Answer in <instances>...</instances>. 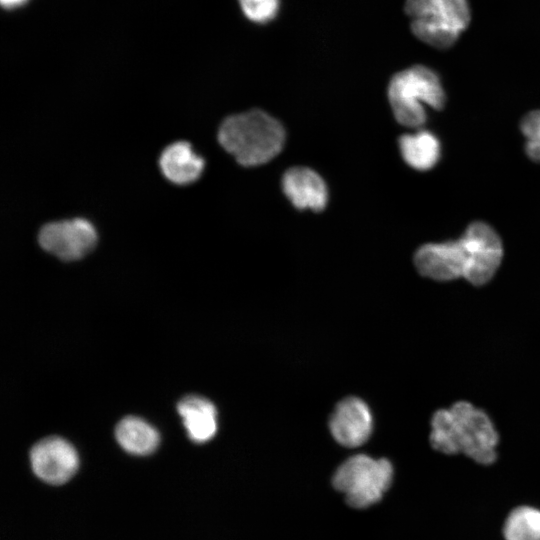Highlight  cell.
<instances>
[{"label":"cell","mask_w":540,"mask_h":540,"mask_svg":"<svg viewBox=\"0 0 540 540\" xmlns=\"http://www.w3.org/2000/svg\"><path fill=\"white\" fill-rule=\"evenodd\" d=\"M432 447L445 454L463 453L480 464L496 459L498 434L487 414L461 401L440 409L431 421Z\"/></svg>","instance_id":"6da1fadb"},{"label":"cell","mask_w":540,"mask_h":540,"mask_svg":"<svg viewBox=\"0 0 540 540\" xmlns=\"http://www.w3.org/2000/svg\"><path fill=\"white\" fill-rule=\"evenodd\" d=\"M218 141L243 166H257L273 159L282 150V125L261 110L227 117L219 127Z\"/></svg>","instance_id":"7a4b0ae2"},{"label":"cell","mask_w":540,"mask_h":540,"mask_svg":"<svg viewBox=\"0 0 540 540\" xmlns=\"http://www.w3.org/2000/svg\"><path fill=\"white\" fill-rule=\"evenodd\" d=\"M388 99L398 123L410 128L425 123V105L439 110L446 101L438 75L419 65L400 71L391 78Z\"/></svg>","instance_id":"3957f363"},{"label":"cell","mask_w":540,"mask_h":540,"mask_svg":"<svg viewBox=\"0 0 540 540\" xmlns=\"http://www.w3.org/2000/svg\"><path fill=\"white\" fill-rule=\"evenodd\" d=\"M405 11L414 35L436 48L453 45L470 22L466 0H407Z\"/></svg>","instance_id":"277c9868"},{"label":"cell","mask_w":540,"mask_h":540,"mask_svg":"<svg viewBox=\"0 0 540 540\" xmlns=\"http://www.w3.org/2000/svg\"><path fill=\"white\" fill-rule=\"evenodd\" d=\"M393 468L387 459L365 454L347 459L333 476L334 487L345 495L348 504L365 508L379 501L391 484Z\"/></svg>","instance_id":"5b68a950"},{"label":"cell","mask_w":540,"mask_h":540,"mask_svg":"<svg viewBox=\"0 0 540 540\" xmlns=\"http://www.w3.org/2000/svg\"><path fill=\"white\" fill-rule=\"evenodd\" d=\"M96 241L95 227L84 218L46 223L38 234L40 246L64 261L82 258L94 248Z\"/></svg>","instance_id":"8992f818"},{"label":"cell","mask_w":540,"mask_h":540,"mask_svg":"<svg viewBox=\"0 0 540 540\" xmlns=\"http://www.w3.org/2000/svg\"><path fill=\"white\" fill-rule=\"evenodd\" d=\"M414 263L421 275L434 280L465 278L470 266V253L462 238L428 243L416 251Z\"/></svg>","instance_id":"52a82bcc"},{"label":"cell","mask_w":540,"mask_h":540,"mask_svg":"<svg viewBox=\"0 0 540 540\" xmlns=\"http://www.w3.org/2000/svg\"><path fill=\"white\" fill-rule=\"evenodd\" d=\"M462 239L471 254V265L465 279L478 286L487 283L494 276L502 260L501 239L494 229L484 222L470 224Z\"/></svg>","instance_id":"ba28073f"},{"label":"cell","mask_w":540,"mask_h":540,"mask_svg":"<svg viewBox=\"0 0 540 540\" xmlns=\"http://www.w3.org/2000/svg\"><path fill=\"white\" fill-rule=\"evenodd\" d=\"M34 473L50 484H62L69 480L78 468L75 448L59 436L46 437L37 442L30 452Z\"/></svg>","instance_id":"9c48e42d"},{"label":"cell","mask_w":540,"mask_h":540,"mask_svg":"<svg viewBox=\"0 0 540 540\" xmlns=\"http://www.w3.org/2000/svg\"><path fill=\"white\" fill-rule=\"evenodd\" d=\"M329 428L339 444L345 447L360 446L368 440L373 429L371 410L358 397L344 398L335 406Z\"/></svg>","instance_id":"30bf717a"},{"label":"cell","mask_w":540,"mask_h":540,"mask_svg":"<svg viewBox=\"0 0 540 540\" xmlns=\"http://www.w3.org/2000/svg\"><path fill=\"white\" fill-rule=\"evenodd\" d=\"M282 189L286 197L298 209L321 211L328 200L325 182L312 169L293 167L282 177Z\"/></svg>","instance_id":"8fae6325"},{"label":"cell","mask_w":540,"mask_h":540,"mask_svg":"<svg viewBox=\"0 0 540 540\" xmlns=\"http://www.w3.org/2000/svg\"><path fill=\"white\" fill-rule=\"evenodd\" d=\"M159 167L170 182L187 185L200 177L204 160L194 152L190 143L177 141L163 149L159 157Z\"/></svg>","instance_id":"7c38bea8"},{"label":"cell","mask_w":540,"mask_h":540,"mask_svg":"<svg viewBox=\"0 0 540 540\" xmlns=\"http://www.w3.org/2000/svg\"><path fill=\"white\" fill-rule=\"evenodd\" d=\"M188 436L197 443H204L217 432V409L207 398L199 395L183 397L177 404Z\"/></svg>","instance_id":"4fadbf2b"},{"label":"cell","mask_w":540,"mask_h":540,"mask_svg":"<svg viewBox=\"0 0 540 540\" xmlns=\"http://www.w3.org/2000/svg\"><path fill=\"white\" fill-rule=\"evenodd\" d=\"M399 148L405 162L419 171L434 167L441 154L438 138L426 130L402 135L399 139Z\"/></svg>","instance_id":"5bb4252c"},{"label":"cell","mask_w":540,"mask_h":540,"mask_svg":"<svg viewBox=\"0 0 540 540\" xmlns=\"http://www.w3.org/2000/svg\"><path fill=\"white\" fill-rule=\"evenodd\" d=\"M115 436L124 450L135 455L152 453L160 441L158 431L136 416H127L120 420L115 429Z\"/></svg>","instance_id":"9a60e30c"},{"label":"cell","mask_w":540,"mask_h":540,"mask_svg":"<svg viewBox=\"0 0 540 540\" xmlns=\"http://www.w3.org/2000/svg\"><path fill=\"white\" fill-rule=\"evenodd\" d=\"M505 540H540V510L530 506L513 509L505 520Z\"/></svg>","instance_id":"2e32d148"},{"label":"cell","mask_w":540,"mask_h":540,"mask_svg":"<svg viewBox=\"0 0 540 540\" xmlns=\"http://www.w3.org/2000/svg\"><path fill=\"white\" fill-rule=\"evenodd\" d=\"M520 128L526 138L527 155L532 160L540 162V110L526 114L521 120Z\"/></svg>","instance_id":"e0dca14e"},{"label":"cell","mask_w":540,"mask_h":540,"mask_svg":"<svg viewBox=\"0 0 540 540\" xmlns=\"http://www.w3.org/2000/svg\"><path fill=\"white\" fill-rule=\"evenodd\" d=\"M244 15L255 23L271 21L279 10V0H239Z\"/></svg>","instance_id":"ac0fdd59"},{"label":"cell","mask_w":540,"mask_h":540,"mask_svg":"<svg viewBox=\"0 0 540 540\" xmlns=\"http://www.w3.org/2000/svg\"><path fill=\"white\" fill-rule=\"evenodd\" d=\"M3 7L7 9L15 8L27 2V0H0Z\"/></svg>","instance_id":"d6986e66"}]
</instances>
